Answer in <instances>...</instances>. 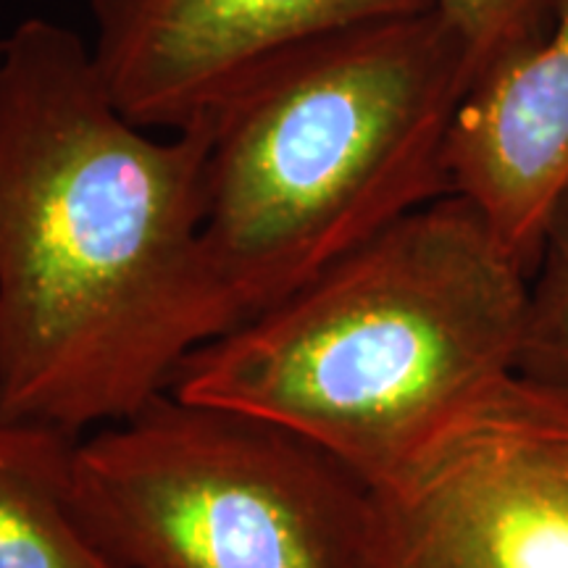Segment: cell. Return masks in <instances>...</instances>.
Wrapping results in <instances>:
<instances>
[{"instance_id": "obj_1", "label": "cell", "mask_w": 568, "mask_h": 568, "mask_svg": "<svg viewBox=\"0 0 568 568\" xmlns=\"http://www.w3.org/2000/svg\"><path fill=\"white\" fill-rule=\"evenodd\" d=\"M243 322L205 243L203 126L126 119L69 27L0 34V414L82 437Z\"/></svg>"}, {"instance_id": "obj_2", "label": "cell", "mask_w": 568, "mask_h": 568, "mask_svg": "<svg viewBox=\"0 0 568 568\" xmlns=\"http://www.w3.org/2000/svg\"><path fill=\"white\" fill-rule=\"evenodd\" d=\"M529 274L443 195L190 355L169 393L305 439L366 487L518 372Z\"/></svg>"}, {"instance_id": "obj_3", "label": "cell", "mask_w": 568, "mask_h": 568, "mask_svg": "<svg viewBox=\"0 0 568 568\" xmlns=\"http://www.w3.org/2000/svg\"><path fill=\"white\" fill-rule=\"evenodd\" d=\"M474 82L458 34L410 11L318 34L240 77L205 132V243L245 318L422 205Z\"/></svg>"}, {"instance_id": "obj_4", "label": "cell", "mask_w": 568, "mask_h": 568, "mask_svg": "<svg viewBox=\"0 0 568 568\" xmlns=\"http://www.w3.org/2000/svg\"><path fill=\"white\" fill-rule=\"evenodd\" d=\"M366 497L305 439L172 393L74 447V506L119 568H358Z\"/></svg>"}, {"instance_id": "obj_5", "label": "cell", "mask_w": 568, "mask_h": 568, "mask_svg": "<svg viewBox=\"0 0 568 568\" xmlns=\"http://www.w3.org/2000/svg\"><path fill=\"white\" fill-rule=\"evenodd\" d=\"M366 489L358 568H568V397L514 374Z\"/></svg>"}, {"instance_id": "obj_6", "label": "cell", "mask_w": 568, "mask_h": 568, "mask_svg": "<svg viewBox=\"0 0 568 568\" xmlns=\"http://www.w3.org/2000/svg\"><path fill=\"white\" fill-rule=\"evenodd\" d=\"M424 0H90V51L119 109L176 132L272 55Z\"/></svg>"}, {"instance_id": "obj_7", "label": "cell", "mask_w": 568, "mask_h": 568, "mask_svg": "<svg viewBox=\"0 0 568 568\" xmlns=\"http://www.w3.org/2000/svg\"><path fill=\"white\" fill-rule=\"evenodd\" d=\"M445 169L450 193L481 213L531 280L568 193V0L529 45L474 77Z\"/></svg>"}, {"instance_id": "obj_8", "label": "cell", "mask_w": 568, "mask_h": 568, "mask_svg": "<svg viewBox=\"0 0 568 568\" xmlns=\"http://www.w3.org/2000/svg\"><path fill=\"white\" fill-rule=\"evenodd\" d=\"M77 439L0 414V568H119L74 506Z\"/></svg>"}, {"instance_id": "obj_9", "label": "cell", "mask_w": 568, "mask_h": 568, "mask_svg": "<svg viewBox=\"0 0 568 568\" xmlns=\"http://www.w3.org/2000/svg\"><path fill=\"white\" fill-rule=\"evenodd\" d=\"M516 374L568 397V193L531 272L527 332Z\"/></svg>"}, {"instance_id": "obj_10", "label": "cell", "mask_w": 568, "mask_h": 568, "mask_svg": "<svg viewBox=\"0 0 568 568\" xmlns=\"http://www.w3.org/2000/svg\"><path fill=\"white\" fill-rule=\"evenodd\" d=\"M458 34L474 77L545 30L558 0H424Z\"/></svg>"}]
</instances>
